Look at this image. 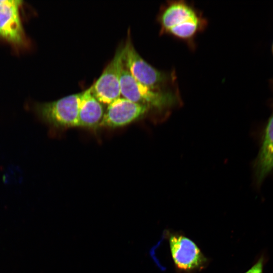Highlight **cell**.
I'll return each instance as SVG.
<instances>
[{"label":"cell","mask_w":273,"mask_h":273,"mask_svg":"<svg viewBox=\"0 0 273 273\" xmlns=\"http://www.w3.org/2000/svg\"><path fill=\"white\" fill-rule=\"evenodd\" d=\"M122 97L150 109L162 110L176 105L178 97L172 92L152 89L137 81L123 64L120 78Z\"/></svg>","instance_id":"obj_1"},{"label":"cell","mask_w":273,"mask_h":273,"mask_svg":"<svg viewBox=\"0 0 273 273\" xmlns=\"http://www.w3.org/2000/svg\"><path fill=\"white\" fill-rule=\"evenodd\" d=\"M82 92L58 100L37 104L35 112L38 118L53 129L78 127V111Z\"/></svg>","instance_id":"obj_2"},{"label":"cell","mask_w":273,"mask_h":273,"mask_svg":"<svg viewBox=\"0 0 273 273\" xmlns=\"http://www.w3.org/2000/svg\"><path fill=\"white\" fill-rule=\"evenodd\" d=\"M124 45L119 46L113 58L99 78L90 86L92 95L103 105L108 106L120 97V78L123 66Z\"/></svg>","instance_id":"obj_3"},{"label":"cell","mask_w":273,"mask_h":273,"mask_svg":"<svg viewBox=\"0 0 273 273\" xmlns=\"http://www.w3.org/2000/svg\"><path fill=\"white\" fill-rule=\"evenodd\" d=\"M124 45L123 64L139 82L152 89L159 88L169 79V76L147 63L134 48L130 34Z\"/></svg>","instance_id":"obj_4"},{"label":"cell","mask_w":273,"mask_h":273,"mask_svg":"<svg viewBox=\"0 0 273 273\" xmlns=\"http://www.w3.org/2000/svg\"><path fill=\"white\" fill-rule=\"evenodd\" d=\"M168 240L171 257L178 270L190 273L205 267L207 258L191 239L183 235L170 234Z\"/></svg>","instance_id":"obj_5"},{"label":"cell","mask_w":273,"mask_h":273,"mask_svg":"<svg viewBox=\"0 0 273 273\" xmlns=\"http://www.w3.org/2000/svg\"><path fill=\"white\" fill-rule=\"evenodd\" d=\"M149 110L145 106L120 97L107 106L98 127L115 128L127 125L144 117Z\"/></svg>","instance_id":"obj_6"},{"label":"cell","mask_w":273,"mask_h":273,"mask_svg":"<svg viewBox=\"0 0 273 273\" xmlns=\"http://www.w3.org/2000/svg\"><path fill=\"white\" fill-rule=\"evenodd\" d=\"M22 1L0 0V36L15 44L24 40V31L19 13Z\"/></svg>","instance_id":"obj_7"},{"label":"cell","mask_w":273,"mask_h":273,"mask_svg":"<svg viewBox=\"0 0 273 273\" xmlns=\"http://www.w3.org/2000/svg\"><path fill=\"white\" fill-rule=\"evenodd\" d=\"M253 170L257 187L261 186L265 178L273 171V114L265 125Z\"/></svg>","instance_id":"obj_8"},{"label":"cell","mask_w":273,"mask_h":273,"mask_svg":"<svg viewBox=\"0 0 273 273\" xmlns=\"http://www.w3.org/2000/svg\"><path fill=\"white\" fill-rule=\"evenodd\" d=\"M201 17L195 10L183 1L168 4L160 13L158 21L162 32L186 21Z\"/></svg>","instance_id":"obj_9"},{"label":"cell","mask_w":273,"mask_h":273,"mask_svg":"<svg viewBox=\"0 0 273 273\" xmlns=\"http://www.w3.org/2000/svg\"><path fill=\"white\" fill-rule=\"evenodd\" d=\"M104 112L103 104L92 95L90 87L82 92L78 111V127H98Z\"/></svg>","instance_id":"obj_10"},{"label":"cell","mask_w":273,"mask_h":273,"mask_svg":"<svg viewBox=\"0 0 273 273\" xmlns=\"http://www.w3.org/2000/svg\"><path fill=\"white\" fill-rule=\"evenodd\" d=\"M204 20L201 17L186 21L169 29L168 33L183 39H189L202 28Z\"/></svg>","instance_id":"obj_11"},{"label":"cell","mask_w":273,"mask_h":273,"mask_svg":"<svg viewBox=\"0 0 273 273\" xmlns=\"http://www.w3.org/2000/svg\"><path fill=\"white\" fill-rule=\"evenodd\" d=\"M266 255L261 254L252 266L244 273H264V266L267 262Z\"/></svg>","instance_id":"obj_12"},{"label":"cell","mask_w":273,"mask_h":273,"mask_svg":"<svg viewBox=\"0 0 273 273\" xmlns=\"http://www.w3.org/2000/svg\"><path fill=\"white\" fill-rule=\"evenodd\" d=\"M272 52H273V43H272Z\"/></svg>","instance_id":"obj_13"}]
</instances>
